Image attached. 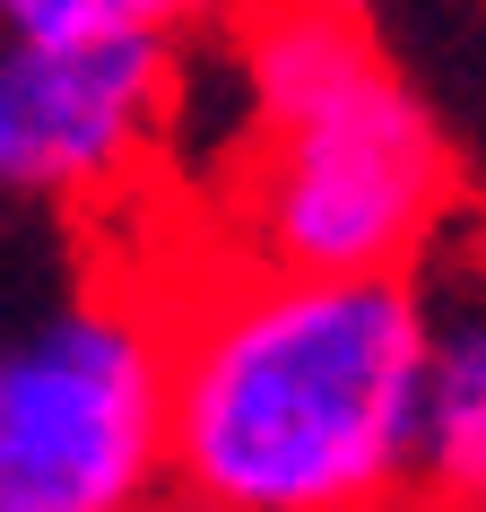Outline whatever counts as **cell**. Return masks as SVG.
Masks as SVG:
<instances>
[{
	"instance_id": "3957f363",
	"label": "cell",
	"mask_w": 486,
	"mask_h": 512,
	"mask_svg": "<svg viewBox=\"0 0 486 512\" xmlns=\"http://www.w3.org/2000/svg\"><path fill=\"white\" fill-rule=\"evenodd\" d=\"M174 261L96 252L53 209L0 200V512H139L165 495Z\"/></svg>"
},
{
	"instance_id": "52a82bcc",
	"label": "cell",
	"mask_w": 486,
	"mask_h": 512,
	"mask_svg": "<svg viewBox=\"0 0 486 512\" xmlns=\"http://www.w3.org/2000/svg\"><path fill=\"white\" fill-rule=\"evenodd\" d=\"M139 512H209V504H191V495H174V486H165L157 504H139Z\"/></svg>"
},
{
	"instance_id": "6da1fadb",
	"label": "cell",
	"mask_w": 486,
	"mask_h": 512,
	"mask_svg": "<svg viewBox=\"0 0 486 512\" xmlns=\"http://www.w3.org/2000/svg\"><path fill=\"white\" fill-rule=\"evenodd\" d=\"M417 278H278L174 261L165 486L209 512L417 504Z\"/></svg>"
},
{
	"instance_id": "8992f818",
	"label": "cell",
	"mask_w": 486,
	"mask_h": 512,
	"mask_svg": "<svg viewBox=\"0 0 486 512\" xmlns=\"http://www.w3.org/2000/svg\"><path fill=\"white\" fill-rule=\"evenodd\" d=\"M157 0H9L0 9V35L18 53H79V44H105V35H131Z\"/></svg>"
},
{
	"instance_id": "ba28073f",
	"label": "cell",
	"mask_w": 486,
	"mask_h": 512,
	"mask_svg": "<svg viewBox=\"0 0 486 512\" xmlns=\"http://www.w3.org/2000/svg\"><path fill=\"white\" fill-rule=\"evenodd\" d=\"M408 512H434V504H408Z\"/></svg>"
},
{
	"instance_id": "7a4b0ae2",
	"label": "cell",
	"mask_w": 486,
	"mask_h": 512,
	"mask_svg": "<svg viewBox=\"0 0 486 512\" xmlns=\"http://www.w3.org/2000/svg\"><path fill=\"white\" fill-rule=\"evenodd\" d=\"M217 261L278 278H408L460 217L452 139L356 9H261L217 44Z\"/></svg>"
},
{
	"instance_id": "5b68a950",
	"label": "cell",
	"mask_w": 486,
	"mask_h": 512,
	"mask_svg": "<svg viewBox=\"0 0 486 512\" xmlns=\"http://www.w3.org/2000/svg\"><path fill=\"white\" fill-rule=\"evenodd\" d=\"M426 382H417V504L486 512V217L460 209L417 261Z\"/></svg>"
},
{
	"instance_id": "277c9868",
	"label": "cell",
	"mask_w": 486,
	"mask_h": 512,
	"mask_svg": "<svg viewBox=\"0 0 486 512\" xmlns=\"http://www.w3.org/2000/svg\"><path fill=\"white\" fill-rule=\"evenodd\" d=\"M183 35L191 9L157 0L131 35L79 44V53H0V200L9 209H79L113 200L139 165L165 148L191 87Z\"/></svg>"
}]
</instances>
